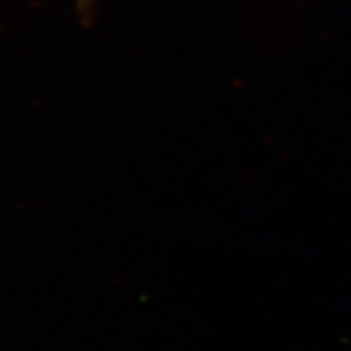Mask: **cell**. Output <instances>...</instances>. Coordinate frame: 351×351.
Wrapping results in <instances>:
<instances>
[{"mask_svg": "<svg viewBox=\"0 0 351 351\" xmlns=\"http://www.w3.org/2000/svg\"><path fill=\"white\" fill-rule=\"evenodd\" d=\"M81 4H83V5H88V4H90V0H83V2H81Z\"/></svg>", "mask_w": 351, "mask_h": 351, "instance_id": "6da1fadb", "label": "cell"}]
</instances>
